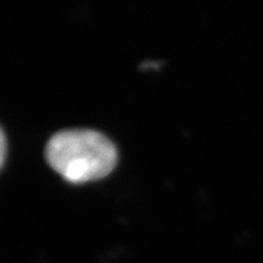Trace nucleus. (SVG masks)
Masks as SVG:
<instances>
[{
	"label": "nucleus",
	"mask_w": 263,
	"mask_h": 263,
	"mask_svg": "<svg viewBox=\"0 0 263 263\" xmlns=\"http://www.w3.org/2000/svg\"><path fill=\"white\" fill-rule=\"evenodd\" d=\"M45 157L62 178L72 184H83L112 172L117 150L112 141L97 130L67 129L51 137Z\"/></svg>",
	"instance_id": "1"
},
{
	"label": "nucleus",
	"mask_w": 263,
	"mask_h": 263,
	"mask_svg": "<svg viewBox=\"0 0 263 263\" xmlns=\"http://www.w3.org/2000/svg\"><path fill=\"white\" fill-rule=\"evenodd\" d=\"M6 156V139L4 133H3L2 128H0V168L4 164Z\"/></svg>",
	"instance_id": "2"
}]
</instances>
